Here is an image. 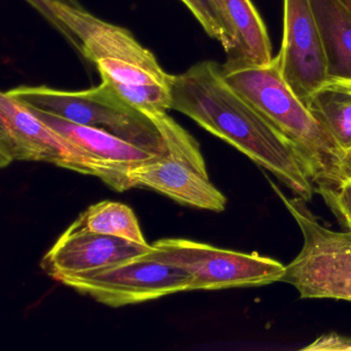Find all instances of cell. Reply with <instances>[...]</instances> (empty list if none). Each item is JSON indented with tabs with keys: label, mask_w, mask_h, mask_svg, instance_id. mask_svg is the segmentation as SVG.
Masks as SVG:
<instances>
[{
	"label": "cell",
	"mask_w": 351,
	"mask_h": 351,
	"mask_svg": "<svg viewBox=\"0 0 351 351\" xmlns=\"http://www.w3.org/2000/svg\"><path fill=\"white\" fill-rule=\"evenodd\" d=\"M190 10L204 32L213 40L221 43L226 52L236 50L233 32L228 25L215 0H180Z\"/></svg>",
	"instance_id": "16"
},
{
	"label": "cell",
	"mask_w": 351,
	"mask_h": 351,
	"mask_svg": "<svg viewBox=\"0 0 351 351\" xmlns=\"http://www.w3.org/2000/svg\"><path fill=\"white\" fill-rule=\"evenodd\" d=\"M221 69L228 85L293 143L315 186H335L348 176L344 152L283 80L277 58L256 65L233 57Z\"/></svg>",
	"instance_id": "2"
},
{
	"label": "cell",
	"mask_w": 351,
	"mask_h": 351,
	"mask_svg": "<svg viewBox=\"0 0 351 351\" xmlns=\"http://www.w3.org/2000/svg\"><path fill=\"white\" fill-rule=\"evenodd\" d=\"M28 108L80 149L97 168L98 178L117 192L132 189L128 178L131 170L161 156L145 151L106 131L75 124L42 110Z\"/></svg>",
	"instance_id": "11"
},
{
	"label": "cell",
	"mask_w": 351,
	"mask_h": 351,
	"mask_svg": "<svg viewBox=\"0 0 351 351\" xmlns=\"http://www.w3.org/2000/svg\"><path fill=\"white\" fill-rule=\"evenodd\" d=\"M73 223L94 233L149 245L141 232L136 215L130 207L123 203L114 201L96 203L81 213Z\"/></svg>",
	"instance_id": "15"
},
{
	"label": "cell",
	"mask_w": 351,
	"mask_h": 351,
	"mask_svg": "<svg viewBox=\"0 0 351 351\" xmlns=\"http://www.w3.org/2000/svg\"><path fill=\"white\" fill-rule=\"evenodd\" d=\"M25 1H27L38 13L42 14L59 32H61V34L69 40V34H67L65 28L63 27L62 24L55 17L53 12L49 9L47 3H48V1H60V3H69V5H75V7H81L80 3H77V0H25Z\"/></svg>",
	"instance_id": "19"
},
{
	"label": "cell",
	"mask_w": 351,
	"mask_h": 351,
	"mask_svg": "<svg viewBox=\"0 0 351 351\" xmlns=\"http://www.w3.org/2000/svg\"><path fill=\"white\" fill-rule=\"evenodd\" d=\"M153 250L123 238L94 233L71 223L43 256L40 268L60 282L65 277L99 270L138 258Z\"/></svg>",
	"instance_id": "10"
},
{
	"label": "cell",
	"mask_w": 351,
	"mask_h": 351,
	"mask_svg": "<svg viewBox=\"0 0 351 351\" xmlns=\"http://www.w3.org/2000/svg\"><path fill=\"white\" fill-rule=\"evenodd\" d=\"M143 256L184 269L192 276L190 291L263 287L281 281L285 273V265L256 252L245 254L178 238L154 242Z\"/></svg>",
	"instance_id": "6"
},
{
	"label": "cell",
	"mask_w": 351,
	"mask_h": 351,
	"mask_svg": "<svg viewBox=\"0 0 351 351\" xmlns=\"http://www.w3.org/2000/svg\"><path fill=\"white\" fill-rule=\"evenodd\" d=\"M157 126L165 152L128 173L132 188H147L195 208L221 213L227 198L209 180L196 139L167 112L147 114Z\"/></svg>",
	"instance_id": "5"
},
{
	"label": "cell",
	"mask_w": 351,
	"mask_h": 351,
	"mask_svg": "<svg viewBox=\"0 0 351 351\" xmlns=\"http://www.w3.org/2000/svg\"><path fill=\"white\" fill-rule=\"evenodd\" d=\"M60 283L98 303L118 308L190 291L192 276L180 267L141 256L65 277Z\"/></svg>",
	"instance_id": "7"
},
{
	"label": "cell",
	"mask_w": 351,
	"mask_h": 351,
	"mask_svg": "<svg viewBox=\"0 0 351 351\" xmlns=\"http://www.w3.org/2000/svg\"><path fill=\"white\" fill-rule=\"evenodd\" d=\"M344 168L347 176H351V149L345 156Z\"/></svg>",
	"instance_id": "21"
},
{
	"label": "cell",
	"mask_w": 351,
	"mask_h": 351,
	"mask_svg": "<svg viewBox=\"0 0 351 351\" xmlns=\"http://www.w3.org/2000/svg\"><path fill=\"white\" fill-rule=\"evenodd\" d=\"M221 5L235 34V57L250 64H269L273 60L270 38L252 0H221Z\"/></svg>",
	"instance_id": "13"
},
{
	"label": "cell",
	"mask_w": 351,
	"mask_h": 351,
	"mask_svg": "<svg viewBox=\"0 0 351 351\" xmlns=\"http://www.w3.org/2000/svg\"><path fill=\"white\" fill-rule=\"evenodd\" d=\"M215 3H217V7H219V9L221 10V14H223V18H225L226 22H227L228 25H229V27L231 28V26H230L229 22H228V20L226 19L225 14H223V9H221V0H215ZM232 30V28H231ZM233 32V30H232ZM234 34V32H233ZM234 36H235V34H234ZM236 40V38H235Z\"/></svg>",
	"instance_id": "22"
},
{
	"label": "cell",
	"mask_w": 351,
	"mask_h": 351,
	"mask_svg": "<svg viewBox=\"0 0 351 351\" xmlns=\"http://www.w3.org/2000/svg\"><path fill=\"white\" fill-rule=\"evenodd\" d=\"M302 351H351V337L338 332H328L303 347Z\"/></svg>",
	"instance_id": "18"
},
{
	"label": "cell",
	"mask_w": 351,
	"mask_h": 351,
	"mask_svg": "<svg viewBox=\"0 0 351 351\" xmlns=\"http://www.w3.org/2000/svg\"><path fill=\"white\" fill-rule=\"evenodd\" d=\"M7 94L28 108L106 131L155 155L165 152L163 139L153 121L125 101L106 82L81 91L22 86Z\"/></svg>",
	"instance_id": "3"
},
{
	"label": "cell",
	"mask_w": 351,
	"mask_h": 351,
	"mask_svg": "<svg viewBox=\"0 0 351 351\" xmlns=\"http://www.w3.org/2000/svg\"><path fill=\"white\" fill-rule=\"evenodd\" d=\"M171 110L241 152L295 196L311 200L315 184L299 152L228 85L219 63L201 61L174 75Z\"/></svg>",
	"instance_id": "1"
},
{
	"label": "cell",
	"mask_w": 351,
	"mask_h": 351,
	"mask_svg": "<svg viewBox=\"0 0 351 351\" xmlns=\"http://www.w3.org/2000/svg\"><path fill=\"white\" fill-rule=\"evenodd\" d=\"M324 85L330 86V87L337 88V89L343 90V91L349 92L351 93V82L343 81V80H334L330 79L326 82Z\"/></svg>",
	"instance_id": "20"
},
{
	"label": "cell",
	"mask_w": 351,
	"mask_h": 351,
	"mask_svg": "<svg viewBox=\"0 0 351 351\" xmlns=\"http://www.w3.org/2000/svg\"><path fill=\"white\" fill-rule=\"evenodd\" d=\"M328 59V80L351 82V10L343 0H310Z\"/></svg>",
	"instance_id": "12"
},
{
	"label": "cell",
	"mask_w": 351,
	"mask_h": 351,
	"mask_svg": "<svg viewBox=\"0 0 351 351\" xmlns=\"http://www.w3.org/2000/svg\"><path fill=\"white\" fill-rule=\"evenodd\" d=\"M279 71L306 104L328 81V59L310 0H283Z\"/></svg>",
	"instance_id": "9"
},
{
	"label": "cell",
	"mask_w": 351,
	"mask_h": 351,
	"mask_svg": "<svg viewBox=\"0 0 351 351\" xmlns=\"http://www.w3.org/2000/svg\"><path fill=\"white\" fill-rule=\"evenodd\" d=\"M305 106L346 156L351 149V93L324 85Z\"/></svg>",
	"instance_id": "14"
},
{
	"label": "cell",
	"mask_w": 351,
	"mask_h": 351,
	"mask_svg": "<svg viewBox=\"0 0 351 351\" xmlns=\"http://www.w3.org/2000/svg\"><path fill=\"white\" fill-rule=\"evenodd\" d=\"M303 235L298 256L285 266L281 281L293 285L302 299H334L351 302V233L322 225L300 197L285 196L267 178Z\"/></svg>",
	"instance_id": "4"
},
{
	"label": "cell",
	"mask_w": 351,
	"mask_h": 351,
	"mask_svg": "<svg viewBox=\"0 0 351 351\" xmlns=\"http://www.w3.org/2000/svg\"><path fill=\"white\" fill-rule=\"evenodd\" d=\"M44 162L98 178L93 163L19 100L0 95V166Z\"/></svg>",
	"instance_id": "8"
},
{
	"label": "cell",
	"mask_w": 351,
	"mask_h": 351,
	"mask_svg": "<svg viewBox=\"0 0 351 351\" xmlns=\"http://www.w3.org/2000/svg\"><path fill=\"white\" fill-rule=\"evenodd\" d=\"M345 3H346L347 5H348L349 9L351 10V0H343Z\"/></svg>",
	"instance_id": "23"
},
{
	"label": "cell",
	"mask_w": 351,
	"mask_h": 351,
	"mask_svg": "<svg viewBox=\"0 0 351 351\" xmlns=\"http://www.w3.org/2000/svg\"><path fill=\"white\" fill-rule=\"evenodd\" d=\"M315 191L336 215L341 225L351 233V176H347L337 186H319Z\"/></svg>",
	"instance_id": "17"
}]
</instances>
